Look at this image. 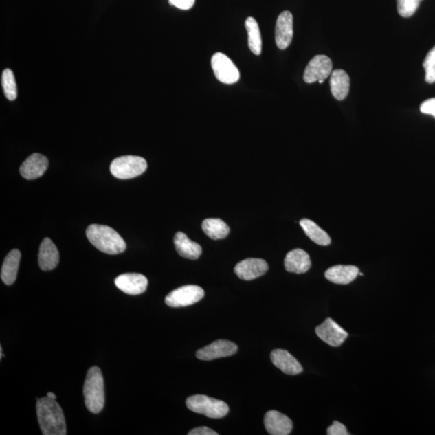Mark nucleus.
<instances>
[{"mask_svg": "<svg viewBox=\"0 0 435 435\" xmlns=\"http://www.w3.org/2000/svg\"><path fill=\"white\" fill-rule=\"evenodd\" d=\"M37 419L44 435H65L67 424L62 407L56 399L42 397L36 402Z\"/></svg>", "mask_w": 435, "mask_h": 435, "instance_id": "1", "label": "nucleus"}, {"mask_svg": "<svg viewBox=\"0 0 435 435\" xmlns=\"http://www.w3.org/2000/svg\"><path fill=\"white\" fill-rule=\"evenodd\" d=\"M86 233L91 244L104 254H122L127 247L124 238L113 228L109 226L91 224L87 227Z\"/></svg>", "mask_w": 435, "mask_h": 435, "instance_id": "2", "label": "nucleus"}, {"mask_svg": "<svg viewBox=\"0 0 435 435\" xmlns=\"http://www.w3.org/2000/svg\"><path fill=\"white\" fill-rule=\"evenodd\" d=\"M85 405L93 414H99L105 405L104 377L100 368L91 367L87 372L83 387Z\"/></svg>", "mask_w": 435, "mask_h": 435, "instance_id": "3", "label": "nucleus"}, {"mask_svg": "<svg viewBox=\"0 0 435 435\" xmlns=\"http://www.w3.org/2000/svg\"><path fill=\"white\" fill-rule=\"evenodd\" d=\"M186 403L190 410L210 419H222L229 412L226 402L205 395L191 396L187 399Z\"/></svg>", "mask_w": 435, "mask_h": 435, "instance_id": "4", "label": "nucleus"}, {"mask_svg": "<svg viewBox=\"0 0 435 435\" xmlns=\"http://www.w3.org/2000/svg\"><path fill=\"white\" fill-rule=\"evenodd\" d=\"M147 168V161L143 157L123 156L111 162L110 170L116 179H131L143 175Z\"/></svg>", "mask_w": 435, "mask_h": 435, "instance_id": "5", "label": "nucleus"}, {"mask_svg": "<svg viewBox=\"0 0 435 435\" xmlns=\"http://www.w3.org/2000/svg\"><path fill=\"white\" fill-rule=\"evenodd\" d=\"M205 295L203 288L189 285L177 288L166 298V305L172 308L186 307L202 300Z\"/></svg>", "mask_w": 435, "mask_h": 435, "instance_id": "6", "label": "nucleus"}, {"mask_svg": "<svg viewBox=\"0 0 435 435\" xmlns=\"http://www.w3.org/2000/svg\"><path fill=\"white\" fill-rule=\"evenodd\" d=\"M212 67L214 76L219 82L234 84L240 79L241 74L236 65L224 54L216 53L213 55Z\"/></svg>", "mask_w": 435, "mask_h": 435, "instance_id": "7", "label": "nucleus"}, {"mask_svg": "<svg viewBox=\"0 0 435 435\" xmlns=\"http://www.w3.org/2000/svg\"><path fill=\"white\" fill-rule=\"evenodd\" d=\"M333 69L330 58L326 55H317L311 60L304 71L303 79L306 83L319 82L324 83L328 78Z\"/></svg>", "mask_w": 435, "mask_h": 435, "instance_id": "8", "label": "nucleus"}, {"mask_svg": "<svg viewBox=\"0 0 435 435\" xmlns=\"http://www.w3.org/2000/svg\"><path fill=\"white\" fill-rule=\"evenodd\" d=\"M315 332L320 339L335 348L342 345L348 337V332L330 317L317 326Z\"/></svg>", "mask_w": 435, "mask_h": 435, "instance_id": "9", "label": "nucleus"}, {"mask_svg": "<svg viewBox=\"0 0 435 435\" xmlns=\"http://www.w3.org/2000/svg\"><path fill=\"white\" fill-rule=\"evenodd\" d=\"M238 347L236 344L228 340L214 341L205 347L201 348L196 353V357L204 361H209L215 359L232 357L237 353Z\"/></svg>", "mask_w": 435, "mask_h": 435, "instance_id": "10", "label": "nucleus"}, {"mask_svg": "<svg viewBox=\"0 0 435 435\" xmlns=\"http://www.w3.org/2000/svg\"><path fill=\"white\" fill-rule=\"evenodd\" d=\"M293 36V20L292 13L285 11L280 14L276 23L275 40L280 49H287Z\"/></svg>", "mask_w": 435, "mask_h": 435, "instance_id": "11", "label": "nucleus"}, {"mask_svg": "<svg viewBox=\"0 0 435 435\" xmlns=\"http://www.w3.org/2000/svg\"><path fill=\"white\" fill-rule=\"evenodd\" d=\"M117 288L129 295H139L146 291L148 279L140 274H125L115 280Z\"/></svg>", "mask_w": 435, "mask_h": 435, "instance_id": "12", "label": "nucleus"}, {"mask_svg": "<svg viewBox=\"0 0 435 435\" xmlns=\"http://www.w3.org/2000/svg\"><path fill=\"white\" fill-rule=\"evenodd\" d=\"M269 265L263 259L247 258L238 263L235 273L241 280H252L268 272Z\"/></svg>", "mask_w": 435, "mask_h": 435, "instance_id": "13", "label": "nucleus"}, {"mask_svg": "<svg viewBox=\"0 0 435 435\" xmlns=\"http://www.w3.org/2000/svg\"><path fill=\"white\" fill-rule=\"evenodd\" d=\"M48 167V158L41 153H34L22 164L20 172L23 179L34 180L44 175Z\"/></svg>", "mask_w": 435, "mask_h": 435, "instance_id": "14", "label": "nucleus"}, {"mask_svg": "<svg viewBox=\"0 0 435 435\" xmlns=\"http://www.w3.org/2000/svg\"><path fill=\"white\" fill-rule=\"evenodd\" d=\"M265 427L269 434L288 435L292 432L291 419L276 410L266 413L264 419Z\"/></svg>", "mask_w": 435, "mask_h": 435, "instance_id": "15", "label": "nucleus"}, {"mask_svg": "<svg viewBox=\"0 0 435 435\" xmlns=\"http://www.w3.org/2000/svg\"><path fill=\"white\" fill-rule=\"evenodd\" d=\"M270 358L276 367L288 375H298L303 371L301 364L287 350H274L270 355Z\"/></svg>", "mask_w": 435, "mask_h": 435, "instance_id": "16", "label": "nucleus"}, {"mask_svg": "<svg viewBox=\"0 0 435 435\" xmlns=\"http://www.w3.org/2000/svg\"><path fill=\"white\" fill-rule=\"evenodd\" d=\"M311 267L310 256L300 249L290 251L285 258V268L289 273L305 274Z\"/></svg>", "mask_w": 435, "mask_h": 435, "instance_id": "17", "label": "nucleus"}, {"mask_svg": "<svg viewBox=\"0 0 435 435\" xmlns=\"http://www.w3.org/2000/svg\"><path fill=\"white\" fill-rule=\"evenodd\" d=\"M60 260L58 247L49 238L41 242L38 255L40 268L43 271H51L57 267Z\"/></svg>", "mask_w": 435, "mask_h": 435, "instance_id": "18", "label": "nucleus"}, {"mask_svg": "<svg viewBox=\"0 0 435 435\" xmlns=\"http://www.w3.org/2000/svg\"><path fill=\"white\" fill-rule=\"evenodd\" d=\"M359 270L354 265H335L326 271L325 278L338 285H348L357 278Z\"/></svg>", "mask_w": 435, "mask_h": 435, "instance_id": "19", "label": "nucleus"}, {"mask_svg": "<svg viewBox=\"0 0 435 435\" xmlns=\"http://www.w3.org/2000/svg\"><path fill=\"white\" fill-rule=\"evenodd\" d=\"M174 242L177 254L184 258L197 260L202 255V247L190 241L183 232H177Z\"/></svg>", "mask_w": 435, "mask_h": 435, "instance_id": "20", "label": "nucleus"}, {"mask_svg": "<svg viewBox=\"0 0 435 435\" xmlns=\"http://www.w3.org/2000/svg\"><path fill=\"white\" fill-rule=\"evenodd\" d=\"M331 91L337 100H344L350 89V78L343 69H335L331 74Z\"/></svg>", "mask_w": 435, "mask_h": 435, "instance_id": "21", "label": "nucleus"}, {"mask_svg": "<svg viewBox=\"0 0 435 435\" xmlns=\"http://www.w3.org/2000/svg\"><path fill=\"white\" fill-rule=\"evenodd\" d=\"M21 258V254L18 249L12 250L5 257L1 269V279L4 284L11 285L16 282Z\"/></svg>", "mask_w": 435, "mask_h": 435, "instance_id": "22", "label": "nucleus"}, {"mask_svg": "<svg viewBox=\"0 0 435 435\" xmlns=\"http://www.w3.org/2000/svg\"><path fill=\"white\" fill-rule=\"evenodd\" d=\"M300 225L305 232L306 235L311 238L315 244L322 246H328L331 245V240L328 234L317 225L311 219H303L300 221Z\"/></svg>", "mask_w": 435, "mask_h": 435, "instance_id": "23", "label": "nucleus"}, {"mask_svg": "<svg viewBox=\"0 0 435 435\" xmlns=\"http://www.w3.org/2000/svg\"><path fill=\"white\" fill-rule=\"evenodd\" d=\"M202 228L205 235L215 241L225 238L230 233V227L221 219H205Z\"/></svg>", "mask_w": 435, "mask_h": 435, "instance_id": "24", "label": "nucleus"}, {"mask_svg": "<svg viewBox=\"0 0 435 435\" xmlns=\"http://www.w3.org/2000/svg\"><path fill=\"white\" fill-rule=\"evenodd\" d=\"M245 27L250 50L254 54L260 55L262 52V39L258 23L254 17H249L245 21Z\"/></svg>", "mask_w": 435, "mask_h": 435, "instance_id": "25", "label": "nucleus"}, {"mask_svg": "<svg viewBox=\"0 0 435 435\" xmlns=\"http://www.w3.org/2000/svg\"><path fill=\"white\" fill-rule=\"evenodd\" d=\"M2 86L4 95L10 101L15 100L17 98V86L12 70L6 69L2 74Z\"/></svg>", "mask_w": 435, "mask_h": 435, "instance_id": "26", "label": "nucleus"}, {"mask_svg": "<svg viewBox=\"0 0 435 435\" xmlns=\"http://www.w3.org/2000/svg\"><path fill=\"white\" fill-rule=\"evenodd\" d=\"M422 0H397V12L404 18L412 16Z\"/></svg>", "mask_w": 435, "mask_h": 435, "instance_id": "27", "label": "nucleus"}, {"mask_svg": "<svg viewBox=\"0 0 435 435\" xmlns=\"http://www.w3.org/2000/svg\"><path fill=\"white\" fill-rule=\"evenodd\" d=\"M425 71V82L430 84L435 82V46L430 50L423 62Z\"/></svg>", "mask_w": 435, "mask_h": 435, "instance_id": "28", "label": "nucleus"}, {"mask_svg": "<svg viewBox=\"0 0 435 435\" xmlns=\"http://www.w3.org/2000/svg\"><path fill=\"white\" fill-rule=\"evenodd\" d=\"M326 434L328 435H349L347 428L345 425L338 421H334L333 424L331 425L326 430Z\"/></svg>", "mask_w": 435, "mask_h": 435, "instance_id": "29", "label": "nucleus"}, {"mask_svg": "<svg viewBox=\"0 0 435 435\" xmlns=\"http://www.w3.org/2000/svg\"><path fill=\"white\" fill-rule=\"evenodd\" d=\"M420 110L423 114L435 117V98L424 101L423 104H421Z\"/></svg>", "mask_w": 435, "mask_h": 435, "instance_id": "30", "label": "nucleus"}, {"mask_svg": "<svg viewBox=\"0 0 435 435\" xmlns=\"http://www.w3.org/2000/svg\"><path fill=\"white\" fill-rule=\"evenodd\" d=\"M170 5L175 6L181 10H189L194 5L195 0H168Z\"/></svg>", "mask_w": 435, "mask_h": 435, "instance_id": "31", "label": "nucleus"}, {"mask_svg": "<svg viewBox=\"0 0 435 435\" xmlns=\"http://www.w3.org/2000/svg\"><path fill=\"white\" fill-rule=\"evenodd\" d=\"M189 435H218L214 430L207 427H198L191 430L188 433Z\"/></svg>", "mask_w": 435, "mask_h": 435, "instance_id": "32", "label": "nucleus"}, {"mask_svg": "<svg viewBox=\"0 0 435 435\" xmlns=\"http://www.w3.org/2000/svg\"><path fill=\"white\" fill-rule=\"evenodd\" d=\"M47 397H49V399H57V396L53 394V392H48V394H47Z\"/></svg>", "mask_w": 435, "mask_h": 435, "instance_id": "33", "label": "nucleus"}, {"mask_svg": "<svg viewBox=\"0 0 435 435\" xmlns=\"http://www.w3.org/2000/svg\"><path fill=\"white\" fill-rule=\"evenodd\" d=\"M0 355H0V357H1V359H2V358L3 357L2 346H1V347H0Z\"/></svg>", "mask_w": 435, "mask_h": 435, "instance_id": "34", "label": "nucleus"}]
</instances>
